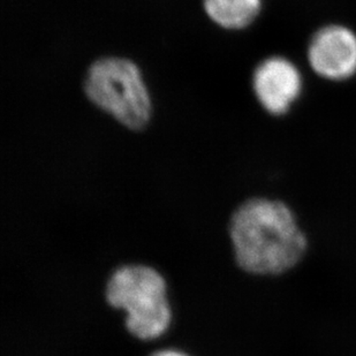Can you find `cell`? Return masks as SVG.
Returning <instances> with one entry per match:
<instances>
[{
  "label": "cell",
  "mask_w": 356,
  "mask_h": 356,
  "mask_svg": "<svg viewBox=\"0 0 356 356\" xmlns=\"http://www.w3.org/2000/svg\"><path fill=\"white\" fill-rule=\"evenodd\" d=\"M205 13L219 27L242 31L259 17L263 0H203Z\"/></svg>",
  "instance_id": "6"
},
{
  "label": "cell",
  "mask_w": 356,
  "mask_h": 356,
  "mask_svg": "<svg viewBox=\"0 0 356 356\" xmlns=\"http://www.w3.org/2000/svg\"><path fill=\"white\" fill-rule=\"evenodd\" d=\"M104 296L108 306L124 312L126 330L136 339H157L171 324L166 282L155 268L145 264L118 266L106 280Z\"/></svg>",
  "instance_id": "2"
},
{
  "label": "cell",
  "mask_w": 356,
  "mask_h": 356,
  "mask_svg": "<svg viewBox=\"0 0 356 356\" xmlns=\"http://www.w3.org/2000/svg\"><path fill=\"white\" fill-rule=\"evenodd\" d=\"M84 92L92 104L124 127L140 131L152 119V98L140 68L120 57L94 61L84 76Z\"/></svg>",
  "instance_id": "3"
},
{
  "label": "cell",
  "mask_w": 356,
  "mask_h": 356,
  "mask_svg": "<svg viewBox=\"0 0 356 356\" xmlns=\"http://www.w3.org/2000/svg\"><path fill=\"white\" fill-rule=\"evenodd\" d=\"M149 356H189L182 350H175V348H164V350H156Z\"/></svg>",
  "instance_id": "7"
},
{
  "label": "cell",
  "mask_w": 356,
  "mask_h": 356,
  "mask_svg": "<svg viewBox=\"0 0 356 356\" xmlns=\"http://www.w3.org/2000/svg\"><path fill=\"white\" fill-rule=\"evenodd\" d=\"M310 70L327 82H346L356 76V31L331 22L310 36L306 49Z\"/></svg>",
  "instance_id": "5"
},
{
  "label": "cell",
  "mask_w": 356,
  "mask_h": 356,
  "mask_svg": "<svg viewBox=\"0 0 356 356\" xmlns=\"http://www.w3.org/2000/svg\"><path fill=\"white\" fill-rule=\"evenodd\" d=\"M233 255L250 275L273 276L302 259L307 238L292 209L284 202L252 197L234 210L229 227Z\"/></svg>",
  "instance_id": "1"
},
{
  "label": "cell",
  "mask_w": 356,
  "mask_h": 356,
  "mask_svg": "<svg viewBox=\"0 0 356 356\" xmlns=\"http://www.w3.org/2000/svg\"><path fill=\"white\" fill-rule=\"evenodd\" d=\"M252 89L259 106L273 117L292 111L305 90L302 71L291 58L273 54L256 65Z\"/></svg>",
  "instance_id": "4"
}]
</instances>
